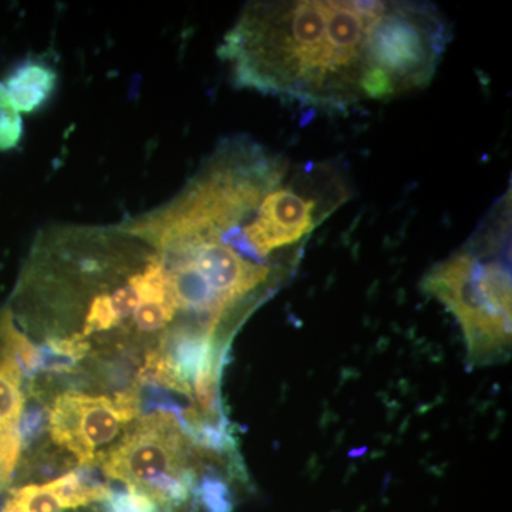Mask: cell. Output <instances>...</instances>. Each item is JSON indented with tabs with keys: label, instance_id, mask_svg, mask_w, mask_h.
I'll use <instances>...</instances> for the list:
<instances>
[{
	"label": "cell",
	"instance_id": "6da1fadb",
	"mask_svg": "<svg viewBox=\"0 0 512 512\" xmlns=\"http://www.w3.org/2000/svg\"><path fill=\"white\" fill-rule=\"evenodd\" d=\"M450 42L426 2L278 0L248 3L218 55L241 89L342 113L423 89Z\"/></svg>",
	"mask_w": 512,
	"mask_h": 512
},
{
	"label": "cell",
	"instance_id": "7a4b0ae2",
	"mask_svg": "<svg viewBox=\"0 0 512 512\" xmlns=\"http://www.w3.org/2000/svg\"><path fill=\"white\" fill-rule=\"evenodd\" d=\"M511 191L494 202L466 244L434 265L421 288L463 333L467 359L488 366L511 352Z\"/></svg>",
	"mask_w": 512,
	"mask_h": 512
},
{
	"label": "cell",
	"instance_id": "3957f363",
	"mask_svg": "<svg viewBox=\"0 0 512 512\" xmlns=\"http://www.w3.org/2000/svg\"><path fill=\"white\" fill-rule=\"evenodd\" d=\"M138 417L140 394L136 386L114 394L113 399L70 390L59 394L50 406V439L69 451L79 467H93L101 464L121 431Z\"/></svg>",
	"mask_w": 512,
	"mask_h": 512
},
{
	"label": "cell",
	"instance_id": "277c9868",
	"mask_svg": "<svg viewBox=\"0 0 512 512\" xmlns=\"http://www.w3.org/2000/svg\"><path fill=\"white\" fill-rule=\"evenodd\" d=\"M22 332L9 308L0 309V494L12 488L22 454V417L25 409L23 372L18 356Z\"/></svg>",
	"mask_w": 512,
	"mask_h": 512
},
{
	"label": "cell",
	"instance_id": "5b68a950",
	"mask_svg": "<svg viewBox=\"0 0 512 512\" xmlns=\"http://www.w3.org/2000/svg\"><path fill=\"white\" fill-rule=\"evenodd\" d=\"M59 76L49 63L28 60L13 69L5 87L16 107L23 113H33L46 106L55 93Z\"/></svg>",
	"mask_w": 512,
	"mask_h": 512
},
{
	"label": "cell",
	"instance_id": "8992f818",
	"mask_svg": "<svg viewBox=\"0 0 512 512\" xmlns=\"http://www.w3.org/2000/svg\"><path fill=\"white\" fill-rule=\"evenodd\" d=\"M23 136V121L15 101L0 83V151L18 147Z\"/></svg>",
	"mask_w": 512,
	"mask_h": 512
}]
</instances>
